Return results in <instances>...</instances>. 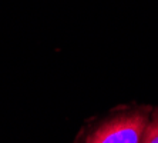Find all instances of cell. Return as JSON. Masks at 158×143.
Masks as SVG:
<instances>
[{
  "label": "cell",
  "mask_w": 158,
  "mask_h": 143,
  "mask_svg": "<svg viewBox=\"0 0 158 143\" xmlns=\"http://www.w3.org/2000/svg\"><path fill=\"white\" fill-rule=\"evenodd\" d=\"M140 143H158V106H152Z\"/></svg>",
  "instance_id": "7a4b0ae2"
},
{
  "label": "cell",
  "mask_w": 158,
  "mask_h": 143,
  "mask_svg": "<svg viewBox=\"0 0 158 143\" xmlns=\"http://www.w3.org/2000/svg\"><path fill=\"white\" fill-rule=\"evenodd\" d=\"M152 105L118 103L81 123L73 143H140Z\"/></svg>",
  "instance_id": "6da1fadb"
}]
</instances>
